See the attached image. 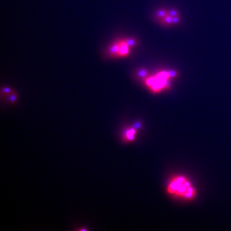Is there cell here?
Instances as JSON below:
<instances>
[{
	"label": "cell",
	"mask_w": 231,
	"mask_h": 231,
	"mask_svg": "<svg viewBox=\"0 0 231 231\" xmlns=\"http://www.w3.org/2000/svg\"><path fill=\"white\" fill-rule=\"evenodd\" d=\"M168 74L170 77H174L176 76V72L175 71H170L168 72Z\"/></svg>",
	"instance_id": "30bf717a"
},
{
	"label": "cell",
	"mask_w": 231,
	"mask_h": 231,
	"mask_svg": "<svg viewBox=\"0 0 231 231\" xmlns=\"http://www.w3.org/2000/svg\"><path fill=\"white\" fill-rule=\"evenodd\" d=\"M167 188L169 194L183 199H192L196 194V190L190 181L182 176H177L172 178Z\"/></svg>",
	"instance_id": "6da1fadb"
},
{
	"label": "cell",
	"mask_w": 231,
	"mask_h": 231,
	"mask_svg": "<svg viewBox=\"0 0 231 231\" xmlns=\"http://www.w3.org/2000/svg\"><path fill=\"white\" fill-rule=\"evenodd\" d=\"M164 21L166 23L169 24H171L172 23V17L170 16H169V15L166 16L165 17Z\"/></svg>",
	"instance_id": "52a82bcc"
},
{
	"label": "cell",
	"mask_w": 231,
	"mask_h": 231,
	"mask_svg": "<svg viewBox=\"0 0 231 231\" xmlns=\"http://www.w3.org/2000/svg\"><path fill=\"white\" fill-rule=\"evenodd\" d=\"M118 46V51L117 56H126L129 53V46L126 44L125 40L117 42Z\"/></svg>",
	"instance_id": "7a4b0ae2"
},
{
	"label": "cell",
	"mask_w": 231,
	"mask_h": 231,
	"mask_svg": "<svg viewBox=\"0 0 231 231\" xmlns=\"http://www.w3.org/2000/svg\"><path fill=\"white\" fill-rule=\"evenodd\" d=\"M167 14L169 16H170L172 17H174L175 16H178V12L175 10H170L167 12Z\"/></svg>",
	"instance_id": "5b68a950"
},
{
	"label": "cell",
	"mask_w": 231,
	"mask_h": 231,
	"mask_svg": "<svg viewBox=\"0 0 231 231\" xmlns=\"http://www.w3.org/2000/svg\"><path fill=\"white\" fill-rule=\"evenodd\" d=\"M135 134L136 130L134 128H129L125 132L124 137H125V139L127 141H132L135 137Z\"/></svg>",
	"instance_id": "3957f363"
},
{
	"label": "cell",
	"mask_w": 231,
	"mask_h": 231,
	"mask_svg": "<svg viewBox=\"0 0 231 231\" xmlns=\"http://www.w3.org/2000/svg\"><path fill=\"white\" fill-rule=\"evenodd\" d=\"M139 74L140 77H141L142 78H144L146 76L147 72L146 71L144 70H141L139 71Z\"/></svg>",
	"instance_id": "ba28073f"
},
{
	"label": "cell",
	"mask_w": 231,
	"mask_h": 231,
	"mask_svg": "<svg viewBox=\"0 0 231 231\" xmlns=\"http://www.w3.org/2000/svg\"><path fill=\"white\" fill-rule=\"evenodd\" d=\"M167 13L165 11L163 10H160V11H158V12H157V16H158L159 17H160V18H163V17H165V16H167Z\"/></svg>",
	"instance_id": "277c9868"
},
{
	"label": "cell",
	"mask_w": 231,
	"mask_h": 231,
	"mask_svg": "<svg viewBox=\"0 0 231 231\" xmlns=\"http://www.w3.org/2000/svg\"><path fill=\"white\" fill-rule=\"evenodd\" d=\"M179 21H180V19H179L178 16H175L174 17H172V23L177 24V23L179 22Z\"/></svg>",
	"instance_id": "9c48e42d"
},
{
	"label": "cell",
	"mask_w": 231,
	"mask_h": 231,
	"mask_svg": "<svg viewBox=\"0 0 231 231\" xmlns=\"http://www.w3.org/2000/svg\"><path fill=\"white\" fill-rule=\"evenodd\" d=\"M125 41L126 42V44H127V45L129 47L134 46L135 44V41L133 39H127V40H125Z\"/></svg>",
	"instance_id": "8992f818"
}]
</instances>
